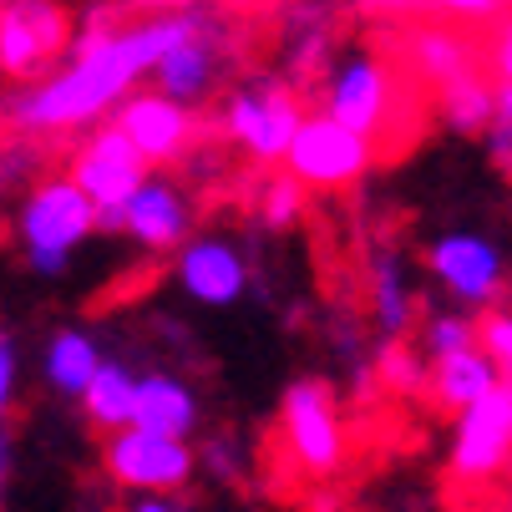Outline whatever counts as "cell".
Wrapping results in <instances>:
<instances>
[{
    "instance_id": "f1b7e54d",
    "label": "cell",
    "mask_w": 512,
    "mask_h": 512,
    "mask_svg": "<svg viewBox=\"0 0 512 512\" xmlns=\"http://www.w3.org/2000/svg\"><path fill=\"white\" fill-rule=\"evenodd\" d=\"M426 6H436L452 21H497L507 11V0H426Z\"/></svg>"
},
{
    "instance_id": "7c38bea8",
    "label": "cell",
    "mask_w": 512,
    "mask_h": 512,
    "mask_svg": "<svg viewBox=\"0 0 512 512\" xmlns=\"http://www.w3.org/2000/svg\"><path fill=\"white\" fill-rule=\"evenodd\" d=\"M178 289L188 300L208 305V310H229L244 300L249 289V259L234 239L224 234H203V239H188L178 249Z\"/></svg>"
},
{
    "instance_id": "5bb4252c",
    "label": "cell",
    "mask_w": 512,
    "mask_h": 512,
    "mask_svg": "<svg viewBox=\"0 0 512 512\" xmlns=\"http://www.w3.org/2000/svg\"><path fill=\"white\" fill-rule=\"evenodd\" d=\"M117 229L132 234L142 249H153V254L183 249V244H188V229H193V203H188V193H183L173 178L148 173V183H142V188L122 203Z\"/></svg>"
},
{
    "instance_id": "8fae6325",
    "label": "cell",
    "mask_w": 512,
    "mask_h": 512,
    "mask_svg": "<svg viewBox=\"0 0 512 512\" xmlns=\"http://www.w3.org/2000/svg\"><path fill=\"white\" fill-rule=\"evenodd\" d=\"M71 21L56 0H6L0 6V71L6 77H41V71L66 51Z\"/></svg>"
},
{
    "instance_id": "e0dca14e",
    "label": "cell",
    "mask_w": 512,
    "mask_h": 512,
    "mask_svg": "<svg viewBox=\"0 0 512 512\" xmlns=\"http://www.w3.org/2000/svg\"><path fill=\"white\" fill-rule=\"evenodd\" d=\"M132 426L193 436L198 431V396H193V386L183 376H173V371H148V376H142V386H137Z\"/></svg>"
},
{
    "instance_id": "7a4b0ae2",
    "label": "cell",
    "mask_w": 512,
    "mask_h": 512,
    "mask_svg": "<svg viewBox=\"0 0 512 512\" xmlns=\"http://www.w3.org/2000/svg\"><path fill=\"white\" fill-rule=\"evenodd\" d=\"M97 229H102V213H97L92 193L71 173L36 183L31 198L21 203V218H16L21 249H26L36 274H61L71 264V254H77Z\"/></svg>"
},
{
    "instance_id": "83f0119b",
    "label": "cell",
    "mask_w": 512,
    "mask_h": 512,
    "mask_svg": "<svg viewBox=\"0 0 512 512\" xmlns=\"http://www.w3.org/2000/svg\"><path fill=\"white\" fill-rule=\"evenodd\" d=\"M487 66H492V77L497 82H507L512 87V11L502 16V26L492 31V41H487V56H482Z\"/></svg>"
},
{
    "instance_id": "277c9868",
    "label": "cell",
    "mask_w": 512,
    "mask_h": 512,
    "mask_svg": "<svg viewBox=\"0 0 512 512\" xmlns=\"http://www.w3.org/2000/svg\"><path fill=\"white\" fill-rule=\"evenodd\" d=\"M371 158H376V142L320 107L315 117L300 122L295 142L284 153V168L315 193H335V188H350L371 173Z\"/></svg>"
},
{
    "instance_id": "cb8c5ba5",
    "label": "cell",
    "mask_w": 512,
    "mask_h": 512,
    "mask_svg": "<svg viewBox=\"0 0 512 512\" xmlns=\"http://www.w3.org/2000/svg\"><path fill=\"white\" fill-rule=\"evenodd\" d=\"M467 345H477V325H472L462 310H436V315L421 325V350H426L431 360L457 355V350H467Z\"/></svg>"
},
{
    "instance_id": "1f68e13d",
    "label": "cell",
    "mask_w": 512,
    "mask_h": 512,
    "mask_svg": "<svg viewBox=\"0 0 512 512\" xmlns=\"http://www.w3.org/2000/svg\"><path fill=\"white\" fill-rule=\"evenodd\" d=\"M11 477H16V442H11V431L0 426V507L11 497Z\"/></svg>"
},
{
    "instance_id": "44dd1931",
    "label": "cell",
    "mask_w": 512,
    "mask_h": 512,
    "mask_svg": "<svg viewBox=\"0 0 512 512\" xmlns=\"http://www.w3.org/2000/svg\"><path fill=\"white\" fill-rule=\"evenodd\" d=\"M137 386H142V376L132 371V365H122V360H102V371H97L92 386L82 391V411H87V421L102 426V431H122V426H132Z\"/></svg>"
},
{
    "instance_id": "ba28073f",
    "label": "cell",
    "mask_w": 512,
    "mask_h": 512,
    "mask_svg": "<svg viewBox=\"0 0 512 512\" xmlns=\"http://www.w3.org/2000/svg\"><path fill=\"white\" fill-rule=\"evenodd\" d=\"M148 173H153V163H148V153L132 142V132L127 127H97L82 148H77V158H71V178H77L87 193H92V203H97V213H102V229H117V213H122V203L148 183Z\"/></svg>"
},
{
    "instance_id": "2e32d148",
    "label": "cell",
    "mask_w": 512,
    "mask_h": 512,
    "mask_svg": "<svg viewBox=\"0 0 512 512\" xmlns=\"http://www.w3.org/2000/svg\"><path fill=\"white\" fill-rule=\"evenodd\" d=\"M502 386V365L492 360V350L477 340L457 355H442V360H431V401L442 406V411H467L472 401H482L487 391Z\"/></svg>"
},
{
    "instance_id": "30bf717a",
    "label": "cell",
    "mask_w": 512,
    "mask_h": 512,
    "mask_svg": "<svg viewBox=\"0 0 512 512\" xmlns=\"http://www.w3.org/2000/svg\"><path fill=\"white\" fill-rule=\"evenodd\" d=\"M447 462L457 482H492L512 462V386L507 381L487 391L482 401H472L467 411H457Z\"/></svg>"
},
{
    "instance_id": "3957f363",
    "label": "cell",
    "mask_w": 512,
    "mask_h": 512,
    "mask_svg": "<svg viewBox=\"0 0 512 512\" xmlns=\"http://www.w3.org/2000/svg\"><path fill=\"white\" fill-rule=\"evenodd\" d=\"M102 467L122 492H183L198 472V452L188 436L153 431V426H122L107 431Z\"/></svg>"
},
{
    "instance_id": "484cf974",
    "label": "cell",
    "mask_w": 512,
    "mask_h": 512,
    "mask_svg": "<svg viewBox=\"0 0 512 512\" xmlns=\"http://www.w3.org/2000/svg\"><path fill=\"white\" fill-rule=\"evenodd\" d=\"M381 376L396 386V391H426L431 386V371H426V365L406 350V345H386V355H381Z\"/></svg>"
},
{
    "instance_id": "52a82bcc",
    "label": "cell",
    "mask_w": 512,
    "mask_h": 512,
    "mask_svg": "<svg viewBox=\"0 0 512 512\" xmlns=\"http://www.w3.org/2000/svg\"><path fill=\"white\" fill-rule=\"evenodd\" d=\"M300 122H305V107L284 82H249L224 107L229 142L239 153H249L254 163H284Z\"/></svg>"
},
{
    "instance_id": "8992f818",
    "label": "cell",
    "mask_w": 512,
    "mask_h": 512,
    "mask_svg": "<svg viewBox=\"0 0 512 512\" xmlns=\"http://www.w3.org/2000/svg\"><path fill=\"white\" fill-rule=\"evenodd\" d=\"M325 112L330 117H340V122H350L355 132H365V137H381V132H391V122H396V102H401V92H396V71L376 56V51H345L330 71H325Z\"/></svg>"
},
{
    "instance_id": "f546056e",
    "label": "cell",
    "mask_w": 512,
    "mask_h": 512,
    "mask_svg": "<svg viewBox=\"0 0 512 512\" xmlns=\"http://www.w3.org/2000/svg\"><path fill=\"white\" fill-rule=\"evenodd\" d=\"M16 381H21V355H16V340L0 330V421H6V411L16 401Z\"/></svg>"
},
{
    "instance_id": "4316f807",
    "label": "cell",
    "mask_w": 512,
    "mask_h": 512,
    "mask_svg": "<svg viewBox=\"0 0 512 512\" xmlns=\"http://www.w3.org/2000/svg\"><path fill=\"white\" fill-rule=\"evenodd\" d=\"M477 340L492 350V360L502 365V376H507V386H512V310H487L482 315V325H477Z\"/></svg>"
},
{
    "instance_id": "ffe728a7",
    "label": "cell",
    "mask_w": 512,
    "mask_h": 512,
    "mask_svg": "<svg viewBox=\"0 0 512 512\" xmlns=\"http://www.w3.org/2000/svg\"><path fill=\"white\" fill-rule=\"evenodd\" d=\"M102 360H107V355H102L97 335H87V330H56V335L46 340V355H41V376H46L51 391L82 401V391H87L92 376L102 371Z\"/></svg>"
},
{
    "instance_id": "5b68a950",
    "label": "cell",
    "mask_w": 512,
    "mask_h": 512,
    "mask_svg": "<svg viewBox=\"0 0 512 512\" xmlns=\"http://www.w3.org/2000/svg\"><path fill=\"white\" fill-rule=\"evenodd\" d=\"M279 431L300 472L335 477L345 467V421L325 381H295L279 401Z\"/></svg>"
},
{
    "instance_id": "836d02e7",
    "label": "cell",
    "mask_w": 512,
    "mask_h": 512,
    "mask_svg": "<svg viewBox=\"0 0 512 512\" xmlns=\"http://www.w3.org/2000/svg\"><path fill=\"white\" fill-rule=\"evenodd\" d=\"M137 6H148V11H193V6H203V0H137Z\"/></svg>"
},
{
    "instance_id": "4dcf8cb0",
    "label": "cell",
    "mask_w": 512,
    "mask_h": 512,
    "mask_svg": "<svg viewBox=\"0 0 512 512\" xmlns=\"http://www.w3.org/2000/svg\"><path fill=\"white\" fill-rule=\"evenodd\" d=\"M122 512H188V507L173 502V492H127Z\"/></svg>"
},
{
    "instance_id": "4fadbf2b",
    "label": "cell",
    "mask_w": 512,
    "mask_h": 512,
    "mask_svg": "<svg viewBox=\"0 0 512 512\" xmlns=\"http://www.w3.org/2000/svg\"><path fill=\"white\" fill-rule=\"evenodd\" d=\"M117 127L132 132V142L148 163H183L193 153V107L168 97V92H137V97H122L117 102Z\"/></svg>"
},
{
    "instance_id": "6da1fadb",
    "label": "cell",
    "mask_w": 512,
    "mask_h": 512,
    "mask_svg": "<svg viewBox=\"0 0 512 512\" xmlns=\"http://www.w3.org/2000/svg\"><path fill=\"white\" fill-rule=\"evenodd\" d=\"M193 26H198L193 11H163L137 26H107V21L87 26V36L77 41V51H71V61L56 77L36 82L31 92L11 102V122L26 132H71V127L97 122L142 77H153V66Z\"/></svg>"
},
{
    "instance_id": "7402d4cb",
    "label": "cell",
    "mask_w": 512,
    "mask_h": 512,
    "mask_svg": "<svg viewBox=\"0 0 512 512\" xmlns=\"http://www.w3.org/2000/svg\"><path fill=\"white\" fill-rule=\"evenodd\" d=\"M492 112H497V87L482 77V71L442 87V122L452 132H487Z\"/></svg>"
},
{
    "instance_id": "9c48e42d",
    "label": "cell",
    "mask_w": 512,
    "mask_h": 512,
    "mask_svg": "<svg viewBox=\"0 0 512 512\" xmlns=\"http://www.w3.org/2000/svg\"><path fill=\"white\" fill-rule=\"evenodd\" d=\"M426 269L442 284V295L467 305V310H492L507 289V254L487 234H467V229L431 239Z\"/></svg>"
},
{
    "instance_id": "d4e9b609",
    "label": "cell",
    "mask_w": 512,
    "mask_h": 512,
    "mask_svg": "<svg viewBox=\"0 0 512 512\" xmlns=\"http://www.w3.org/2000/svg\"><path fill=\"white\" fill-rule=\"evenodd\" d=\"M482 137H487V158L512 178V87L507 82H497V112H492Z\"/></svg>"
},
{
    "instance_id": "d6986e66",
    "label": "cell",
    "mask_w": 512,
    "mask_h": 512,
    "mask_svg": "<svg viewBox=\"0 0 512 512\" xmlns=\"http://www.w3.org/2000/svg\"><path fill=\"white\" fill-rule=\"evenodd\" d=\"M411 71L442 92L447 82L472 77V71H477V41H467L452 26H421L411 36Z\"/></svg>"
},
{
    "instance_id": "ac0fdd59",
    "label": "cell",
    "mask_w": 512,
    "mask_h": 512,
    "mask_svg": "<svg viewBox=\"0 0 512 512\" xmlns=\"http://www.w3.org/2000/svg\"><path fill=\"white\" fill-rule=\"evenodd\" d=\"M416 320V289H411V274L401 264V254L391 249H376L371 254V325L386 335V340H401Z\"/></svg>"
},
{
    "instance_id": "603a6c76",
    "label": "cell",
    "mask_w": 512,
    "mask_h": 512,
    "mask_svg": "<svg viewBox=\"0 0 512 512\" xmlns=\"http://www.w3.org/2000/svg\"><path fill=\"white\" fill-rule=\"evenodd\" d=\"M305 183L295 178V173H279V178H264L259 183V218L269 229H295L300 224V213H305Z\"/></svg>"
},
{
    "instance_id": "9a60e30c",
    "label": "cell",
    "mask_w": 512,
    "mask_h": 512,
    "mask_svg": "<svg viewBox=\"0 0 512 512\" xmlns=\"http://www.w3.org/2000/svg\"><path fill=\"white\" fill-rule=\"evenodd\" d=\"M218 66H224V46H218V36L198 21V26L153 66V82H158V92H168V97L198 107V102L213 92V82H218Z\"/></svg>"
},
{
    "instance_id": "d6a6232c",
    "label": "cell",
    "mask_w": 512,
    "mask_h": 512,
    "mask_svg": "<svg viewBox=\"0 0 512 512\" xmlns=\"http://www.w3.org/2000/svg\"><path fill=\"white\" fill-rule=\"evenodd\" d=\"M371 16H386V21H401V16H411V11H421L426 0H360Z\"/></svg>"
}]
</instances>
